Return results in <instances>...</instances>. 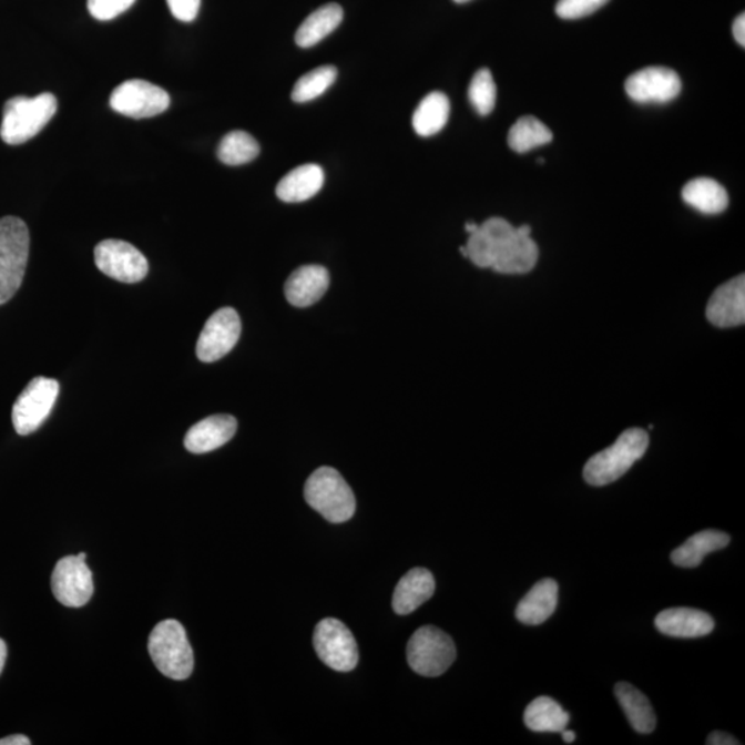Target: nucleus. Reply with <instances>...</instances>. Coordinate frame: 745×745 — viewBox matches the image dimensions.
Wrapping results in <instances>:
<instances>
[{
	"label": "nucleus",
	"mask_w": 745,
	"mask_h": 745,
	"mask_svg": "<svg viewBox=\"0 0 745 745\" xmlns=\"http://www.w3.org/2000/svg\"><path fill=\"white\" fill-rule=\"evenodd\" d=\"M530 234L529 225L516 228L504 218H489L468 238L467 258L499 274H528L539 259V246Z\"/></svg>",
	"instance_id": "1"
},
{
	"label": "nucleus",
	"mask_w": 745,
	"mask_h": 745,
	"mask_svg": "<svg viewBox=\"0 0 745 745\" xmlns=\"http://www.w3.org/2000/svg\"><path fill=\"white\" fill-rule=\"evenodd\" d=\"M649 435L641 428H629L611 448L592 456L584 467V479L591 487H606L618 481L646 453Z\"/></svg>",
	"instance_id": "2"
},
{
	"label": "nucleus",
	"mask_w": 745,
	"mask_h": 745,
	"mask_svg": "<svg viewBox=\"0 0 745 745\" xmlns=\"http://www.w3.org/2000/svg\"><path fill=\"white\" fill-rule=\"evenodd\" d=\"M58 99L52 93H42L37 98L10 99L4 104L0 137L9 145L27 143L41 133L58 112Z\"/></svg>",
	"instance_id": "3"
},
{
	"label": "nucleus",
	"mask_w": 745,
	"mask_h": 745,
	"mask_svg": "<svg viewBox=\"0 0 745 745\" xmlns=\"http://www.w3.org/2000/svg\"><path fill=\"white\" fill-rule=\"evenodd\" d=\"M304 497L310 508L331 523L349 521L357 508V500L346 479L330 467H322L308 478Z\"/></svg>",
	"instance_id": "4"
},
{
	"label": "nucleus",
	"mask_w": 745,
	"mask_h": 745,
	"mask_svg": "<svg viewBox=\"0 0 745 745\" xmlns=\"http://www.w3.org/2000/svg\"><path fill=\"white\" fill-rule=\"evenodd\" d=\"M30 256V231L19 217L0 218V306L8 303L24 279Z\"/></svg>",
	"instance_id": "5"
},
{
	"label": "nucleus",
	"mask_w": 745,
	"mask_h": 745,
	"mask_svg": "<svg viewBox=\"0 0 745 745\" xmlns=\"http://www.w3.org/2000/svg\"><path fill=\"white\" fill-rule=\"evenodd\" d=\"M149 651L161 674L174 681L190 678L194 671V651L184 626L176 620H165L152 630Z\"/></svg>",
	"instance_id": "6"
},
{
	"label": "nucleus",
	"mask_w": 745,
	"mask_h": 745,
	"mask_svg": "<svg viewBox=\"0 0 745 745\" xmlns=\"http://www.w3.org/2000/svg\"><path fill=\"white\" fill-rule=\"evenodd\" d=\"M406 652H408L410 669L430 678L445 674L456 660L453 640L446 632L432 625L417 630L410 637Z\"/></svg>",
	"instance_id": "7"
},
{
	"label": "nucleus",
	"mask_w": 745,
	"mask_h": 745,
	"mask_svg": "<svg viewBox=\"0 0 745 745\" xmlns=\"http://www.w3.org/2000/svg\"><path fill=\"white\" fill-rule=\"evenodd\" d=\"M314 646L322 662L338 673H349L358 665L357 641L340 620H322L314 632Z\"/></svg>",
	"instance_id": "8"
},
{
	"label": "nucleus",
	"mask_w": 745,
	"mask_h": 745,
	"mask_svg": "<svg viewBox=\"0 0 745 745\" xmlns=\"http://www.w3.org/2000/svg\"><path fill=\"white\" fill-rule=\"evenodd\" d=\"M59 392L60 384L53 378H33L13 406L11 419H13L17 433L35 432L52 414Z\"/></svg>",
	"instance_id": "9"
},
{
	"label": "nucleus",
	"mask_w": 745,
	"mask_h": 745,
	"mask_svg": "<svg viewBox=\"0 0 745 745\" xmlns=\"http://www.w3.org/2000/svg\"><path fill=\"white\" fill-rule=\"evenodd\" d=\"M111 109L118 114L144 120L163 114L171 106V98L166 90L154 83L133 79L120 84L110 99Z\"/></svg>",
	"instance_id": "10"
},
{
	"label": "nucleus",
	"mask_w": 745,
	"mask_h": 745,
	"mask_svg": "<svg viewBox=\"0 0 745 745\" xmlns=\"http://www.w3.org/2000/svg\"><path fill=\"white\" fill-rule=\"evenodd\" d=\"M94 259L101 273L123 284H137L149 274L144 254L124 241L100 242L94 248Z\"/></svg>",
	"instance_id": "11"
},
{
	"label": "nucleus",
	"mask_w": 745,
	"mask_h": 745,
	"mask_svg": "<svg viewBox=\"0 0 745 745\" xmlns=\"http://www.w3.org/2000/svg\"><path fill=\"white\" fill-rule=\"evenodd\" d=\"M86 554L65 557L55 564L52 575V590L61 605L82 608L92 600L94 592L93 574L86 562Z\"/></svg>",
	"instance_id": "12"
},
{
	"label": "nucleus",
	"mask_w": 745,
	"mask_h": 745,
	"mask_svg": "<svg viewBox=\"0 0 745 745\" xmlns=\"http://www.w3.org/2000/svg\"><path fill=\"white\" fill-rule=\"evenodd\" d=\"M242 324L234 308L225 307L206 322L196 344V355L202 363L212 364L233 351L238 343Z\"/></svg>",
	"instance_id": "13"
},
{
	"label": "nucleus",
	"mask_w": 745,
	"mask_h": 745,
	"mask_svg": "<svg viewBox=\"0 0 745 745\" xmlns=\"http://www.w3.org/2000/svg\"><path fill=\"white\" fill-rule=\"evenodd\" d=\"M682 82L678 73L664 67H649L632 73L625 81V92L636 103L665 104L678 98Z\"/></svg>",
	"instance_id": "14"
},
{
	"label": "nucleus",
	"mask_w": 745,
	"mask_h": 745,
	"mask_svg": "<svg viewBox=\"0 0 745 745\" xmlns=\"http://www.w3.org/2000/svg\"><path fill=\"white\" fill-rule=\"evenodd\" d=\"M707 319L716 327H735L745 322V276L721 285L713 293L705 310Z\"/></svg>",
	"instance_id": "15"
},
{
	"label": "nucleus",
	"mask_w": 745,
	"mask_h": 745,
	"mask_svg": "<svg viewBox=\"0 0 745 745\" xmlns=\"http://www.w3.org/2000/svg\"><path fill=\"white\" fill-rule=\"evenodd\" d=\"M330 285L329 271L322 265H304L289 276L285 296L292 306L306 308L318 303Z\"/></svg>",
	"instance_id": "16"
},
{
	"label": "nucleus",
	"mask_w": 745,
	"mask_h": 745,
	"mask_svg": "<svg viewBox=\"0 0 745 745\" xmlns=\"http://www.w3.org/2000/svg\"><path fill=\"white\" fill-rule=\"evenodd\" d=\"M238 428L235 417L217 415L197 422L185 435L184 445L191 453L203 455L222 448L234 438Z\"/></svg>",
	"instance_id": "17"
},
{
	"label": "nucleus",
	"mask_w": 745,
	"mask_h": 745,
	"mask_svg": "<svg viewBox=\"0 0 745 745\" xmlns=\"http://www.w3.org/2000/svg\"><path fill=\"white\" fill-rule=\"evenodd\" d=\"M662 634L674 637H702L714 631V619L708 613L691 608L667 609L654 620Z\"/></svg>",
	"instance_id": "18"
},
{
	"label": "nucleus",
	"mask_w": 745,
	"mask_h": 745,
	"mask_svg": "<svg viewBox=\"0 0 745 745\" xmlns=\"http://www.w3.org/2000/svg\"><path fill=\"white\" fill-rule=\"evenodd\" d=\"M435 592V579L430 570L411 569L400 579L392 598L395 613L400 616L414 613L422 603L430 601Z\"/></svg>",
	"instance_id": "19"
},
{
	"label": "nucleus",
	"mask_w": 745,
	"mask_h": 745,
	"mask_svg": "<svg viewBox=\"0 0 745 745\" xmlns=\"http://www.w3.org/2000/svg\"><path fill=\"white\" fill-rule=\"evenodd\" d=\"M559 586L555 580L539 581L532 590L523 596L517 608V619L522 624L540 625L554 614L558 605Z\"/></svg>",
	"instance_id": "20"
},
{
	"label": "nucleus",
	"mask_w": 745,
	"mask_h": 745,
	"mask_svg": "<svg viewBox=\"0 0 745 745\" xmlns=\"http://www.w3.org/2000/svg\"><path fill=\"white\" fill-rule=\"evenodd\" d=\"M325 183V173L315 163L293 169L276 186V195L286 203H300L318 194Z\"/></svg>",
	"instance_id": "21"
},
{
	"label": "nucleus",
	"mask_w": 745,
	"mask_h": 745,
	"mask_svg": "<svg viewBox=\"0 0 745 745\" xmlns=\"http://www.w3.org/2000/svg\"><path fill=\"white\" fill-rule=\"evenodd\" d=\"M729 543V534L721 532V530H703V532L692 535L678 549L674 550L671 554V561L680 568H697L705 555L724 550Z\"/></svg>",
	"instance_id": "22"
},
{
	"label": "nucleus",
	"mask_w": 745,
	"mask_h": 745,
	"mask_svg": "<svg viewBox=\"0 0 745 745\" xmlns=\"http://www.w3.org/2000/svg\"><path fill=\"white\" fill-rule=\"evenodd\" d=\"M616 697L634 731L649 735L656 729V714L649 698L629 682H620L614 688Z\"/></svg>",
	"instance_id": "23"
},
{
	"label": "nucleus",
	"mask_w": 745,
	"mask_h": 745,
	"mask_svg": "<svg viewBox=\"0 0 745 745\" xmlns=\"http://www.w3.org/2000/svg\"><path fill=\"white\" fill-rule=\"evenodd\" d=\"M683 201L703 214H720L729 205V195L718 182L702 177L688 182L682 190Z\"/></svg>",
	"instance_id": "24"
},
{
	"label": "nucleus",
	"mask_w": 745,
	"mask_h": 745,
	"mask_svg": "<svg viewBox=\"0 0 745 745\" xmlns=\"http://www.w3.org/2000/svg\"><path fill=\"white\" fill-rule=\"evenodd\" d=\"M344 11L340 4L329 3L322 6L304 20L296 32V43L303 49L315 47L330 35L341 24Z\"/></svg>",
	"instance_id": "25"
},
{
	"label": "nucleus",
	"mask_w": 745,
	"mask_h": 745,
	"mask_svg": "<svg viewBox=\"0 0 745 745\" xmlns=\"http://www.w3.org/2000/svg\"><path fill=\"white\" fill-rule=\"evenodd\" d=\"M450 101L440 92L427 94L414 115L415 132L421 137H431L440 132L449 121Z\"/></svg>",
	"instance_id": "26"
},
{
	"label": "nucleus",
	"mask_w": 745,
	"mask_h": 745,
	"mask_svg": "<svg viewBox=\"0 0 745 745\" xmlns=\"http://www.w3.org/2000/svg\"><path fill=\"white\" fill-rule=\"evenodd\" d=\"M523 720L530 731L561 733L568 726L570 715L555 700L541 696L528 705Z\"/></svg>",
	"instance_id": "27"
},
{
	"label": "nucleus",
	"mask_w": 745,
	"mask_h": 745,
	"mask_svg": "<svg viewBox=\"0 0 745 745\" xmlns=\"http://www.w3.org/2000/svg\"><path fill=\"white\" fill-rule=\"evenodd\" d=\"M554 135L545 124L534 116H522L508 133V145L511 150L524 154V152L538 149V146L551 143Z\"/></svg>",
	"instance_id": "28"
},
{
	"label": "nucleus",
	"mask_w": 745,
	"mask_h": 745,
	"mask_svg": "<svg viewBox=\"0 0 745 745\" xmlns=\"http://www.w3.org/2000/svg\"><path fill=\"white\" fill-rule=\"evenodd\" d=\"M258 154L259 145L256 139L241 130L225 135L217 149L218 160L228 166L245 165L256 160Z\"/></svg>",
	"instance_id": "29"
},
{
	"label": "nucleus",
	"mask_w": 745,
	"mask_h": 745,
	"mask_svg": "<svg viewBox=\"0 0 745 745\" xmlns=\"http://www.w3.org/2000/svg\"><path fill=\"white\" fill-rule=\"evenodd\" d=\"M337 68L325 65L303 75L293 88L292 99L295 103L303 104L318 99L327 89L336 82Z\"/></svg>",
	"instance_id": "30"
},
{
	"label": "nucleus",
	"mask_w": 745,
	"mask_h": 745,
	"mask_svg": "<svg viewBox=\"0 0 745 745\" xmlns=\"http://www.w3.org/2000/svg\"><path fill=\"white\" fill-rule=\"evenodd\" d=\"M468 99L479 115L488 116L494 110L497 88L492 72L483 68L473 75Z\"/></svg>",
	"instance_id": "31"
},
{
	"label": "nucleus",
	"mask_w": 745,
	"mask_h": 745,
	"mask_svg": "<svg viewBox=\"0 0 745 745\" xmlns=\"http://www.w3.org/2000/svg\"><path fill=\"white\" fill-rule=\"evenodd\" d=\"M609 0H559L555 11L563 20H578L595 13Z\"/></svg>",
	"instance_id": "32"
},
{
	"label": "nucleus",
	"mask_w": 745,
	"mask_h": 745,
	"mask_svg": "<svg viewBox=\"0 0 745 745\" xmlns=\"http://www.w3.org/2000/svg\"><path fill=\"white\" fill-rule=\"evenodd\" d=\"M135 0H88V9L95 20L110 21L132 8Z\"/></svg>",
	"instance_id": "33"
},
{
	"label": "nucleus",
	"mask_w": 745,
	"mask_h": 745,
	"mask_svg": "<svg viewBox=\"0 0 745 745\" xmlns=\"http://www.w3.org/2000/svg\"><path fill=\"white\" fill-rule=\"evenodd\" d=\"M167 6L177 20L191 22L200 13L201 0H167Z\"/></svg>",
	"instance_id": "34"
},
{
	"label": "nucleus",
	"mask_w": 745,
	"mask_h": 745,
	"mask_svg": "<svg viewBox=\"0 0 745 745\" xmlns=\"http://www.w3.org/2000/svg\"><path fill=\"white\" fill-rule=\"evenodd\" d=\"M708 745H738L741 742L736 741L735 737L727 735L724 732H713L707 738Z\"/></svg>",
	"instance_id": "35"
},
{
	"label": "nucleus",
	"mask_w": 745,
	"mask_h": 745,
	"mask_svg": "<svg viewBox=\"0 0 745 745\" xmlns=\"http://www.w3.org/2000/svg\"><path fill=\"white\" fill-rule=\"evenodd\" d=\"M733 35H735L736 42L741 47H745V16L742 13L737 17L735 22H733Z\"/></svg>",
	"instance_id": "36"
},
{
	"label": "nucleus",
	"mask_w": 745,
	"mask_h": 745,
	"mask_svg": "<svg viewBox=\"0 0 745 745\" xmlns=\"http://www.w3.org/2000/svg\"><path fill=\"white\" fill-rule=\"evenodd\" d=\"M31 741L27 736L14 735L0 738V745H30Z\"/></svg>",
	"instance_id": "37"
},
{
	"label": "nucleus",
	"mask_w": 745,
	"mask_h": 745,
	"mask_svg": "<svg viewBox=\"0 0 745 745\" xmlns=\"http://www.w3.org/2000/svg\"><path fill=\"white\" fill-rule=\"evenodd\" d=\"M6 657H8V647H6L4 641L0 640V674H2Z\"/></svg>",
	"instance_id": "38"
},
{
	"label": "nucleus",
	"mask_w": 745,
	"mask_h": 745,
	"mask_svg": "<svg viewBox=\"0 0 745 745\" xmlns=\"http://www.w3.org/2000/svg\"><path fill=\"white\" fill-rule=\"evenodd\" d=\"M562 737L564 743H573L575 741V733L572 731H562Z\"/></svg>",
	"instance_id": "39"
},
{
	"label": "nucleus",
	"mask_w": 745,
	"mask_h": 745,
	"mask_svg": "<svg viewBox=\"0 0 745 745\" xmlns=\"http://www.w3.org/2000/svg\"><path fill=\"white\" fill-rule=\"evenodd\" d=\"M479 225L476 223H467L466 224V231L468 234H473L478 229Z\"/></svg>",
	"instance_id": "40"
},
{
	"label": "nucleus",
	"mask_w": 745,
	"mask_h": 745,
	"mask_svg": "<svg viewBox=\"0 0 745 745\" xmlns=\"http://www.w3.org/2000/svg\"><path fill=\"white\" fill-rule=\"evenodd\" d=\"M460 253L462 254V256L468 257V253H467V247H466V246L460 247Z\"/></svg>",
	"instance_id": "41"
},
{
	"label": "nucleus",
	"mask_w": 745,
	"mask_h": 745,
	"mask_svg": "<svg viewBox=\"0 0 745 745\" xmlns=\"http://www.w3.org/2000/svg\"><path fill=\"white\" fill-rule=\"evenodd\" d=\"M456 3H467L470 2V0H455Z\"/></svg>",
	"instance_id": "42"
},
{
	"label": "nucleus",
	"mask_w": 745,
	"mask_h": 745,
	"mask_svg": "<svg viewBox=\"0 0 745 745\" xmlns=\"http://www.w3.org/2000/svg\"><path fill=\"white\" fill-rule=\"evenodd\" d=\"M538 162L540 163V165H544V160H539Z\"/></svg>",
	"instance_id": "43"
}]
</instances>
